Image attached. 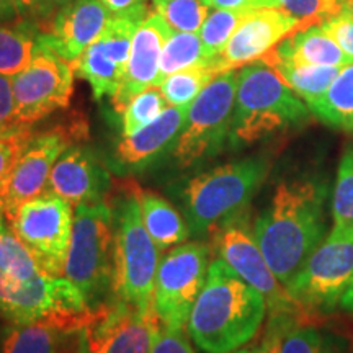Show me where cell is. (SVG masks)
Returning <instances> with one entry per match:
<instances>
[{"instance_id": "cell-36", "label": "cell", "mask_w": 353, "mask_h": 353, "mask_svg": "<svg viewBox=\"0 0 353 353\" xmlns=\"http://www.w3.org/2000/svg\"><path fill=\"white\" fill-rule=\"evenodd\" d=\"M37 138L32 125H21L15 130L0 132V182L7 179L19 164L32 141Z\"/></svg>"}, {"instance_id": "cell-17", "label": "cell", "mask_w": 353, "mask_h": 353, "mask_svg": "<svg viewBox=\"0 0 353 353\" xmlns=\"http://www.w3.org/2000/svg\"><path fill=\"white\" fill-rule=\"evenodd\" d=\"M172 33V28L157 12H151L139 25L131 46L125 79L114 95L113 107L123 113L136 95L149 87H157L161 72L162 48Z\"/></svg>"}, {"instance_id": "cell-4", "label": "cell", "mask_w": 353, "mask_h": 353, "mask_svg": "<svg viewBox=\"0 0 353 353\" xmlns=\"http://www.w3.org/2000/svg\"><path fill=\"white\" fill-rule=\"evenodd\" d=\"M270 161L252 156L193 176L183 192L190 232H213L239 218L267 179Z\"/></svg>"}, {"instance_id": "cell-13", "label": "cell", "mask_w": 353, "mask_h": 353, "mask_svg": "<svg viewBox=\"0 0 353 353\" xmlns=\"http://www.w3.org/2000/svg\"><path fill=\"white\" fill-rule=\"evenodd\" d=\"M85 136L82 121L70 126H56L52 130L37 134L19 164L2 182L0 188V206L6 219L15 213L25 201L46 192L51 170L63 154L70 148V143Z\"/></svg>"}, {"instance_id": "cell-26", "label": "cell", "mask_w": 353, "mask_h": 353, "mask_svg": "<svg viewBox=\"0 0 353 353\" xmlns=\"http://www.w3.org/2000/svg\"><path fill=\"white\" fill-rule=\"evenodd\" d=\"M38 26L19 19L0 23V74L13 77L30 64L38 48Z\"/></svg>"}, {"instance_id": "cell-47", "label": "cell", "mask_w": 353, "mask_h": 353, "mask_svg": "<svg viewBox=\"0 0 353 353\" xmlns=\"http://www.w3.org/2000/svg\"><path fill=\"white\" fill-rule=\"evenodd\" d=\"M343 10H347L353 17V0H342Z\"/></svg>"}, {"instance_id": "cell-2", "label": "cell", "mask_w": 353, "mask_h": 353, "mask_svg": "<svg viewBox=\"0 0 353 353\" xmlns=\"http://www.w3.org/2000/svg\"><path fill=\"white\" fill-rule=\"evenodd\" d=\"M263 294L237 275L224 260L213 259L187 330L205 353H232L249 343L267 314Z\"/></svg>"}, {"instance_id": "cell-24", "label": "cell", "mask_w": 353, "mask_h": 353, "mask_svg": "<svg viewBox=\"0 0 353 353\" xmlns=\"http://www.w3.org/2000/svg\"><path fill=\"white\" fill-rule=\"evenodd\" d=\"M309 110L324 125L353 134V61L341 68L327 92Z\"/></svg>"}, {"instance_id": "cell-42", "label": "cell", "mask_w": 353, "mask_h": 353, "mask_svg": "<svg viewBox=\"0 0 353 353\" xmlns=\"http://www.w3.org/2000/svg\"><path fill=\"white\" fill-rule=\"evenodd\" d=\"M12 2L19 12L20 19L32 21L38 26L39 32L54 13L50 0H12Z\"/></svg>"}, {"instance_id": "cell-6", "label": "cell", "mask_w": 353, "mask_h": 353, "mask_svg": "<svg viewBox=\"0 0 353 353\" xmlns=\"http://www.w3.org/2000/svg\"><path fill=\"white\" fill-rule=\"evenodd\" d=\"M161 250L149 236L134 195L125 198L114 231L113 293L120 301L148 311L154 307V283Z\"/></svg>"}, {"instance_id": "cell-7", "label": "cell", "mask_w": 353, "mask_h": 353, "mask_svg": "<svg viewBox=\"0 0 353 353\" xmlns=\"http://www.w3.org/2000/svg\"><path fill=\"white\" fill-rule=\"evenodd\" d=\"M353 280V229L332 228L286 285L303 312L332 311Z\"/></svg>"}, {"instance_id": "cell-46", "label": "cell", "mask_w": 353, "mask_h": 353, "mask_svg": "<svg viewBox=\"0 0 353 353\" xmlns=\"http://www.w3.org/2000/svg\"><path fill=\"white\" fill-rule=\"evenodd\" d=\"M341 307L343 309V311L350 312V314H353V280L350 286H348L345 294L342 296V301H341Z\"/></svg>"}, {"instance_id": "cell-1", "label": "cell", "mask_w": 353, "mask_h": 353, "mask_svg": "<svg viewBox=\"0 0 353 353\" xmlns=\"http://www.w3.org/2000/svg\"><path fill=\"white\" fill-rule=\"evenodd\" d=\"M327 183L314 179L281 182L254 224L268 267L285 286L325 237Z\"/></svg>"}, {"instance_id": "cell-44", "label": "cell", "mask_w": 353, "mask_h": 353, "mask_svg": "<svg viewBox=\"0 0 353 353\" xmlns=\"http://www.w3.org/2000/svg\"><path fill=\"white\" fill-rule=\"evenodd\" d=\"M205 2L210 7L224 8V10H252V8L275 7V0H205Z\"/></svg>"}, {"instance_id": "cell-19", "label": "cell", "mask_w": 353, "mask_h": 353, "mask_svg": "<svg viewBox=\"0 0 353 353\" xmlns=\"http://www.w3.org/2000/svg\"><path fill=\"white\" fill-rule=\"evenodd\" d=\"M190 107H170L156 120L118 143L117 157L126 167H143L169 149L185 128Z\"/></svg>"}, {"instance_id": "cell-18", "label": "cell", "mask_w": 353, "mask_h": 353, "mask_svg": "<svg viewBox=\"0 0 353 353\" xmlns=\"http://www.w3.org/2000/svg\"><path fill=\"white\" fill-rule=\"evenodd\" d=\"M48 187L72 206L100 203L107 188V174L90 149L72 145L57 159Z\"/></svg>"}, {"instance_id": "cell-37", "label": "cell", "mask_w": 353, "mask_h": 353, "mask_svg": "<svg viewBox=\"0 0 353 353\" xmlns=\"http://www.w3.org/2000/svg\"><path fill=\"white\" fill-rule=\"evenodd\" d=\"M280 353H330V350L324 335L316 327L293 322L281 337Z\"/></svg>"}, {"instance_id": "cell-11", "label": "cell", "mask_w": 353, "mask_h": 353, "mask_svg": "<svg viewBox=\"0 0 353 353\" xmlns=\"http://www.w3.org/2000/svg\"><path fill=\"white\" fill-rule=\"evenodd\" d=\"M242 280L263 294L270 316H301L303 309L268 267L254 232L239 218L213 231V249Z\"/></svg>"}, {"instance_id": "cell-38", "label": "cell", "mask_w": 353, "mask_h": 353, "mask_svg": "<svg viewBox=\"0 0 353 353\" xmlns=\"http://www.w3.org/2000/svg\"><path fill=\"white\" fill-rule=\"evenodd\" d=\"M187 329L167 327L161 324V327L154 335L149 353H195Z\"/></svg>"}, {"instance_id": "cell-31", "label": "cell", "mask_w": 353, "mask_h": 353, "mask_svg": "<svg viewBox=\"0 0 353 353\" xmlns=\"http://www.w3.org/2000/svg\"><path fill=\"white\" fill-rule=\"evenodd\" d=\"M143 17L134 15H112L107 28L103 30L101 37L97 39L101 44L105 52L112 57L120 68L126 72L128 61H130L131 46L134 34L139 25L143 23Z\"/></svg>"}, {"instance_id": "cell-50", "label": "cell", "mask_w": 353, "mask_h": 353, "mask_svg": "<svg viewBox=\"0 0 353 353\" xmlns=\"http://www.w3.org/2000/svg\"><path fill=\"white\" fill-rule=\"evenodd\" d=\"M152 2H154V3H159V2H162V0H152Z\"/></svg>"}, {"instance_id": "cell-49", "label": "cell", "mask_w": 353, "mask_h": 353, "mask_svg": "<svg viewBox=\"0 0 353 353\" xmlns=\"http://www.w3.org/2000/svg\"><path fill=\"white\" fill-rule=\"evenodd\" d=\"M250 350H236V352H232V353H249Z\"/></svg>"}, {"instance_id": "cell-5", "label": "cell", "mask_w": 353, "mask_h": 353, "mask_svg": "<svg viewBox=\"0 0 353 353\" xmlns=\"http://www.w3.org/2000/svg\"><path fill=\"white\" fill-rule=\"evenodd\" d=\"M113 211L103 201L77 205L63 276L77 286L90 307L97 309L113 290Z\"/></svg>"}, {"instance_id": "cell-30", "label": "cell", "mask_w": 353, "mask_h": 353, "mask_svg": "<svg viewBox=\"0 0 353 353\" xmlns=\"http://www.w3.org/2000/svg\"><path fill=\"white\" fill-rule=\"evenodd\" d=\"M249 12L250 10H224V8H216L214 12L208 13L198 34H200L206 59H208L211 65H213L214 61L218 59L221 52L226 48L228 41L231 39L237 26L242 23V20L245 19Z\"/></svg>"}, {"instance_id": "cell-29", "label": "cell", "mask_w": 353, "mask_h": 353, "mask_svg": "<svg viewBox=\"0 0 353 353\" xmlns=\"http://www.w3.org/2000/svg\"><path fill=\"white\" fill-rule=\"evenodd\" d=\"M216 76H219V72L213 65L201 64L170 74L161 82L159 88L172 107H190Z\"/></svg>"}, {"instance_id": "cell-27", "label": "cell", "mask_w": 353, "mask_h": 353, "mask_svg": "<svg viewBox=\"0 0 353 353\" xmlns=\"http://www.w3.org/2000/svg\"><path fill=\"white\" fill-rule=\"evenodd\" d=\"M268 65H272V68L280 74L281 79L293 88L294 94H296L307 107L311 103H314L317 99H321V97L327 92L330 83L334 82L335 76H337L339 70H341V68L304 65L283 63V61H275V63H270Z\"/></svg>"}, {"instance_id": "cell-51", "label": "cell", "mask_w": 353, "mask_h": 353, "mask_svg": "<svg viewBox=\"0 0 353 353\" xmlns=\"http://www.w3.org/2000/svg\"><path fill=\"white\" fill-rule=\"evenodd\" d=\"M0 188H2V182H0Z\"/></svg>"}, {"instance_id": "cell-14", "label": "cell", "mask_w": 353, "mask_h": 353, "mask_svg": "<svg viewBox=\"0 0 353 353\" xmlns=\"http://www.w3.org/2000/svg\"><path fill=\"white\" fill-rule=\"evenodd\" d=\"M161 324L154 307L141 311L114 298L82 330V353H149Z\"/></svg>"}, {"instance_id": "cell-8", "label": "cell", "mask_w": 353, "mask_h": 353, "mask_svg": "<svg viewBox=\"0 0 353 353\" xmlns=\"http://www.w3.org/2000/svg\"><path fill=\"white\" fill-rule=\"evenodd\" d=\"M237 72L219 74L190 105L185 128L174 144V157L180 167L218 154L231 136L236 105Z\"/></svg>"}, {"instance_id": "cell-28", "label": "cell", "mask_w": 353, "mask_h": 353, "mask_svg": "<svg viewBox=\"0 0 353 353\" xmlns=\"http://www.w3.org/2000/svg\"><path fill=\"white\" fill-rule=\"evenodd\" d=\"M210 64L206 59L203 44L198 33H183L174 32L169 34L167 41L162 48L161 56V72H159L157 87L165 77L179 70L195 68V65Z\"/></svg>"}, {"instance_id": "cell-32", "label": "cell", "mask_w": 353, "mask_h": 353, "mask_svg": "<svg viewBox=\"0 0 353 353\" xmlns=\"http://www.w3.org/2000/svg\"><path fill=\"white\" fill-rule=\"evenodd\" d=\"M154 7L174 32L183 33L200 32L210 10L205 0H162Z\"/></svg>"}, {"instance_id": "cell-12", "label": "cell", "mask_w": 353, "mask_h": 353, "mask_svg": "<svg viewBox=\"0 0 353 353\" xmlns=\"http://www.w3.org/2000/svg\"><path fill=\"white\" fill-rule=\"evenodd\" d=\"M74 74L72 63L38 44L30 64L12 77L19 123L34 125L57 110L68 108Z\"/></svg>"}, {"instance_id": "cell-41", "label": "cell", "mask_w": 353, "mask_h": 353, "mask_svg": "<svg viewBox=\"0 0 353 353\" xmlns=\"http://www.w3.org/2000/svg\"><path fill=\"white\" fill-rule=\"evenodd\" d=\"M293 322H299L298 317L270 316V321H268L262 342H260L259 347H255L254 350H250L249 353H280L281 337H283L285 330L288 329Z\"/></svg>"}, {"instance_id": "cell-35", "label": "cell", "mask_w": 353, "mask_h": 353, "mask_svg": "<svg viewBox=\"0 0 353 353\" xmlns=\"http://www.w3.org/2000/svg\"><path fill=\"white\" fill-rule=\"evenodd\" d=\"M276 8H283L301 21L303 28L322 25L343 12L342 0H275Z\"/></svg>"}, {"instance_id": "cell-40", "label": "cell", "mask_w": 353, "mask_h": 353, "mask_svg": "<svg viewBox=\"0 0 353 353\" xmlns=\"http://www.w3.org/2000/svg\"><path fill=\"white\" fill-rule=\"evenodd\" d=\"M21 126L17 120L15 94H13V81L10 76L0 74V132H7Z\"/></svg>"}, {"instance_id": "cell-48", "label": "cell", "mask_w": 353, "mask_h": 353, "mask_svg": "<svg viewBox=\"0 0 353 353\" xmlns=\"http://www.w3.org/2000/svg\"><path fill=\"white\" fill-rule=\"evenodd\" d=\"M50 2H51V6H52V8H54V10H56V8H57V7H61V6H63V3H65V2H69V0H50Z\"/></svg>"}, {"instance_id": "cell-34", "label": "cell", "mask_w": 353, "mask_h": 353, "mask_svg": "<svg viewBox=\"0 0 353 353\" xmlns=\"http://www.w3.org/2000/svg\"><path fill=\"white\" fill-rule=\"evenodd\" d=\"M167 110V100L159 87H149L130 101L123 112V136H130L156 120Z\"/></svg>"}, {"instance_id": "cell-25", "label": "cell", "mask_w": 353, "mask_h": 353, "mask_svg": "<svg viewBox=\"0 0 353 353\" xmlns=\"http://www.w3.org/2000/svg\"><path fill=\"white\" fill-rule=\"evenodd\" d=\"M74 72L79 77L85 79L90 83L94 99L101 100L105 97L114 99V95L120 90L125 70L105 52L99 41L87 48L81 56L72 63Z\"/></svg>"}, {"instance_id": "cell-3", "label": "cell", "mask_w": 353, "mask_h": 353, "mask_svg": "<svg viewBox=\"0 0 353 353\" xmlns=\"http://www.w3.org/2000/svg\"><path fill=\"white\" fill-rule=\"evenodd\" d=\"M311 110L272 65L262 59L237 72L229 143L249 145L276 132L306 125Z\"/></svg>"}, {"instance_id": "cell-16", "label": "cell", "mask_w": 353, "mask_h": 353, "mask_svg": "<svg viewBox=\"0 0 353 353\" xmlns=\"http://www.w3.org/2000/svg\"><path fill=\"white\" fill-rule=\"evenodd\" d=\"M112 13L101 0H69L57 7L38 37L39 46L74 63L107 28Z\"/></svg>"}, {"instance_id": "cell-33", "label": "cell", "mask_w": 353, "mask_h": 353, "mask_svg": "<svg viewBox=\"0 0 353 353\" xmlns=\"http://www.w3.org/2000/svg\"><path fill=\"white\" fill-rule=\"evenodd\" d=\"M332 219L335 228L353 229V144L345 148L337 169L332 195Z\"/></svg>"}, {"instance_id": "cell-10", "label": "cell", "mask_w": 353, "mask_h": 353, "mask_svg": "<svg viewBox=\"0 0 353 353\" xmlns=\"http://www.w3.org/2000/svg\"><path fill=\"white\" fill-rule=\"evenodd\" d=\"M211 247L183 242L161 260L154 283V311L167 327L187 329L193 304L205 286Z\"/></svg>"}, {"instance_id": "cell-15", "label": "cell", "mask_w": 353, "mask_h": 353, "mask_svg": "<svg viewBox=\"0 0 353 353\" xmlns=\"http://www.w3.org/2000/svg\"><path fill=\"white\" fill-rule=\"evenodd\" d=\"M301 21L283 8L262 7L247 13L213 68L219 74L244 68L268 54L278 43L301 30Z\"/></svg>"}, {"instance_id": "cell-23", "label": "cell", "mask_w": 353, "mask_h": 353, "mask_svg": "<svg viewBox=\"0 0 353 353\" xmlns=\"http://www.w3.org/2000/svg\"><path fill=\"white\" fill-rule=\"evenodd\" d=\"M69 335L51 321L12 322L0 335V353H63Z\"/></svg>"}, {"instance_id": "cell-21", "label": "cell", "mask_w": 353, "mask_h": 353, "mask_svg": "<svg viewBox=\"0 0 353 353\" xmlns=\"http://www.w3.org/2000/svg\"><path fill=\"white\" fill-rule=\"evenodd\" d=\"M0 206V316L23 286L43 270L19 237L6 224Z\"/></svg>"}, {"instance_id": "cell-9", "label": "cell", "mask_w": 353, "mask_h": 353, "mask_svg": "<svg viewBox=\"0 0 353 353\" xmlns=\"http://www.w3.org/2000/svg\"><path fill=\"white\" fill-rule=\"evenodd\" d=\"M7 221L43 272L64 275L74 223L69 201L52 192H43L25 201Z\"/></svg>"}, {"instance_id": "cell-20", "label": "cell", "mask_w": 353, "mask_h": 353, "mask_svg": "<svg viewBox=\"0 0 353 353\" xmlns=\"http://www.w3.org/2000/svg\"><path fill=\"white\" fill-rule=\"evenodd\" d=\"M267 64L275 61L304 65H327V68H343L352 63L341 46L330 38L321 25L301 28L283 41L278 43L273 50L262 57Z\"/></svg>"}, {"instance_id": "cell-22", "label": "cell", "mask_w": 353, "mask_h": 353, "mask_svg": "<svg viewBox=\"0 0 353 353\" xmlns=\"http://www.w3.org/2000/svg\"><path fill=\"white\" fill-rule=\"evenodd\" d=\"M132 195L138 200L144 226L161 252H165L172 245L183 244L188 239V223L165 198L139 187L132 188Z\"/></svg>"}, {"instance_id": "cell-43", "label": "cell", "mask_w": 353, "mask_h": 353, "mask_svg": "<svg viewBox=\"0 0 353 353\" xmlns=\"http://www.w3.org/2000/svg\"><path fill=\"white\" fill-rule=\"evenodd\" d=\"M112 15H134L145 17L152 12L149 0H101Z\"/></svg>"}, {"instance_id": "cell-39", "label": "cell", "mask_w": 353, "mask_h": 353, "mask_svg": "<svg viewBox=\"0 0 353 353\" xmlns=\"http://www.w3.org/2000/svg\"><path fill=\"white\" fill-rule=\"evenodd\" d=\"M321 26L342 48L343 52L353 59V17L350 13L343 10L332 19L325 20Z\"/></svg>"}, {"instance_id": "cell-45", "label": "cell", "mask_w": 353, "mask_h": 353, "mask_svg": "<svg viewBox=\"0 0 353 353\" xmlns=\"http://www.w3.org/2000/svg\"><path fill=\"white\" fill-rule=\"evenodd\" d=\"M19 12L12 0H0V23H8V21L19 20Z\"/></svg>"}]
</instances>
